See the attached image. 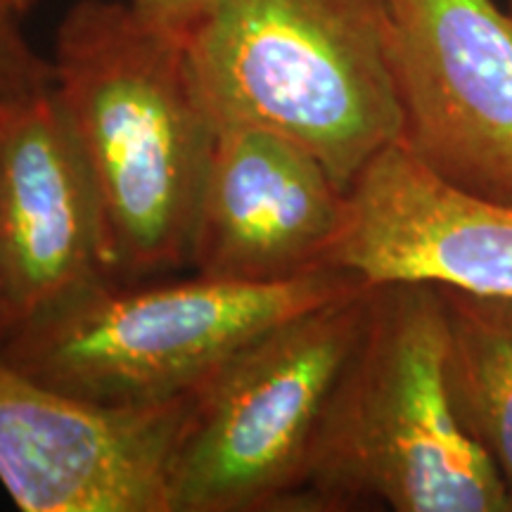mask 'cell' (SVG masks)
I'll return each instance as SVG.
<instances>
[{
	"label": "cell",
	"instance_id": "1",
	"mask_svg": "<svg viewBox=\"0 0 512 512\" xmlns=\"http://www.w3.org/2000/svg\"><path fill=\"white\" fill-rule=\"evenodd\" d=\"M53 91L91 174L107 278L188 271L219 124L185 38L128 0H76L57 27Z\"/></svg>",
	"mask_w": 512,
	"mask_h": 512
},
{
	"label": "cell",
	"instance_id": "2",
	"mask_svg": "<svg viewBox=\"0 0 512 512\" xmlns=\"http://www.w3.org/2000/svg\"><path fill=\"white\" fill-rule=\"evenodd\" d=\"M444 358L439 285L370 287L366 325L283 512H512L501 475L458 425Z\"/></svg>",
	"mask_w": 512,
	"mask_h": 512
},
{
	"label": "cell",
	"instance_id": "3",
	"mask_svg": "<svg viewBox=\"0 0 512 512\" xmlns=\"http://www.w3.org/2000/svg\"><path fill=\"white\" fill-rule=\"evenodd\" d=\"M183 38L216 124L304 145L344 190L399 143L387 0H211Z\"/></svg>",
	"mask_w": 512,
	"mask_h": 512
},
{
	"label": "cell",
	"instance_id": "4",
	"mask_svg": "<svg viewBox=\"0 0 512 512\" xmlns=\"http://www.w3.org/2000/svg\"><path fill=\"white\" fill-rule=\"evenodd\" d=\"M363 287L335 266L271 285L100 278L17 320L0 358L81 399L147 406L195 392L266 330Z\"/></svg>",
	"mask_w": 512,
	"mask_h": 512
},
{
	"label": "cell",
	"instance_id": "5",
	"mask_svg": "<svg viewBox=\"0 0 512 512\" xmlns=\"http://www.w3.org/2000/svg\"><path fill=\"white\" fill-rule=\"evenodd\" d=\"M370 287L266 330L200 384L169 512H283L320 413L366 325Z\"/></svg>",
	"mask_w": 512,
	"mask_h": 512
},
{
	"label": "cell",
	"instance_id": "6",
	"mask_svg": "<svg viewBox=\"0 0 512 512\" xmlns=\"http://www.w3.org/2000/svg\"><path fill=\"white\" fill-rule=\"evenodd\" d=\"M401 138L470 195L512 204V15L496 0H387Z\"/></svg>",
	"mask_w": 512,
	"mask_h": 512
},
{
	"label": "cell",
	"instance_id": "7",
	"mask_svg": "<svg viewBox=\"0 0 512 512\" xmlns=\"http://www.w3.org/2000/svg\"><path fill=\"white\" fill-rule=\"evenodd\" d=\"M195 392L105 406L0 358V484L22 512H169V472Z\"/></svg>",
	"mask_w": 512,
	"mask_h": 512
},
{
	"label": "cell",
	"instance_id": "8",
	"mask_svg": "<svg viewBox=\"0 0 512 512\" xmlns=\"http://www.w3.org/2000/svg\"><path fill=\"white\" fill-rule=\"evenodd\" d=\"M347 190L304 145L256 126H219L190 273L271 285L330 266Z\"/></svg>",
	"mask_w": 512,
	"mask_h": 512
},
{
	"label": "cell",
	"instance_id": "9",
	"mask_svg": "<svg viewBox=\"0 0 512 512\" xmlns=\"http://www.w3.org/2000/svg\"><path fill=\"white\" fill-rule=\"evenodd\" d=\"M330 266L368 285L512 297V204L456 188L394 143L351 181Z\"/></svg>",
	"mask_w": 512,
	"mask_h": 512
},
{
	"label": "cell",
	"instance_id": "10",
	"mask_svg": "<svg viewBox=\"0 0 512 512\" xmlns=\"http://www.w3.org/2000/svg\"><path fill=\"white\" fill-rule=\"evenodd\" d=\"M0 273L15 323L107 278L91 174L53 88L0 105Z\"/></svg>",
	"mask_w": 512,
	"mask_h": 512
},
{
	"label": "cell",
	"instance_id": "11",
	"mask_svg": "<svg viewBox=\"0 0 512 512\" xmlns=\"http://www.w3.org/2000/svg\"><path fill=\"white\" fill-rule=\"evenodd\" d=\"M444 377L458 425L501 475L512 501V297L441 287Z\"/></svg>",
	"mask_w": 512,
	"mask_h": 512
},
{
	"label": "cell",
	"instance_id": "12",
	"mask_svg": "<svg viewBox=\"0 0 512 512\" xmlns=\"http://www.w3.org/2000/svg\"><path fill=\"white\" fill-rule=\"evenodd\" d=\"M53 88V60L38 55L19 31V19L0 12V105Z\"/></svg>",
	"mask_w": 512,
	"mask_h": 512
},
{
	"label": "cell",
	"instance_id": "13",
	"mask_svg": "<svg viewBox=\"0 0 512 512\" xmlns=\"http://www.w3.org/2000/svg\"><path fill=\"white\" fill-rule=\"evenodd\" d=\"M140 17L155 27L185 36L192 24L202 17L211 0H128Z\"/></svg>",
	"mask_w": 512,
	"mask_h": 512
},
{
	"label": "cell",
	"instance_id": "14",
	"mask_svg": "<svg viewBox=\"0 0 512 512\" xmlns=\"http://www.w3.org/2000/svg\"><path fill=\"white\" fill-rule=\"evenodd\" d=\"M12 323H15V318H12L8 292H5V283H3V273H0V337L12 328Z\"/></svg>",
	"mask_w": 512,
	"mask_h": 512
},
{
	"label": "cell",
	"instance_id": "15",
	"mask_svg": "<svg viewBox=\"0 0 512 512\" xmlns=\"http://www.w3.org/2000/svg\"><path fill=\"white\" fill-rule=\"evenodd\" d=\"M36 3H38V0H3V8L10 17L22 19L31 8H34Z\"/></svg>",
	"mask_w": 512,
	"mask_h": 512
},
{
	"label": "cell",
	"instance_id": "16",
	"mask_svg": "<svg viewBox=\"0 0 512 512\" xmlns=\"http://www.w3.org/2000/svg\"><path fill=\"white\" fill-rule=\"evenodd\" d=\"M0 12H3V15H8V12H5V8H3V0H0ZM10 17V15H8ZM12 19H15V17H12Z\"/></svg>",
	"mask_w": 512,
	"mask_h": 512
},
{
	"label": "cell",
	"instance_id": "17",
	"mask_svg": "<svg viewBox=\"0 0 512 512\" xmlns=\"http://www.w3.org/2000/svg\"><path fill=\"white\" fill-rule=\"evenodd\" d=\"M508 12L512 15V0H508Z\"/></svg>",
	"mask_w": 512,
	"mask_h": 512
}]
</instances>
